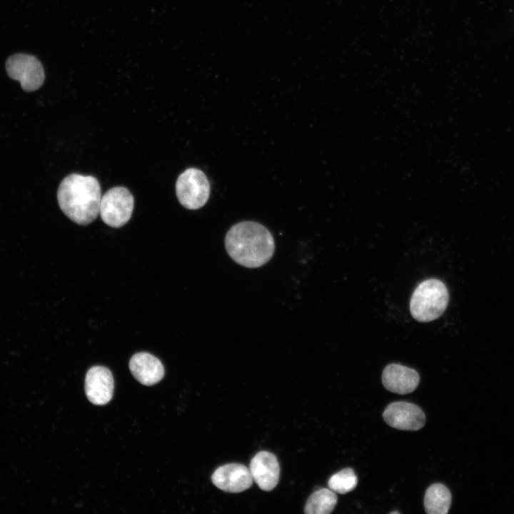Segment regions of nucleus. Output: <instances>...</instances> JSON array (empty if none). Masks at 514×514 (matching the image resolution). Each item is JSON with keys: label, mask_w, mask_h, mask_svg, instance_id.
I'll use <instances>...</instances> for the list:
<instances>
[{"label": "nucleus", "mask_w": 514, "mask_h": 514, "mask_svg": "<svg viewBox=\"0 0 514 514\" xmlns=\"http://www.w3.org/2000/svg\"><path fill=\"white\" fill-rule=\"evenodd\" d=\"M451 504L449 489L441 483L430 485L425 493L424 507L428 514H446Z\"/></svg>", "instance_id": "obj_13"}, {"label": "nucleus", "mask_w": 514, "mask_h": 514, "mask_svg": "<svg viewBox=\"0 0 514 514\" xmlns=\"http://www.w3.org/2000/svg\"><path fill=\"white\" fill-rule=\"evenodd\" d=\"M212 483L228 493H240L248 489L253 478L248 468L240 463H228L218 467L212 474Z\"/></svg>", "instance_id": "obj_8"}, {"label": "nucleus", "mask_w": 514, "mask_h": 514, "mask_svg": "<svg viewBox=\"0 0 514 514\" xmlns=\"http://www.w3.org/2000/svg\"><path fill=\"white\" fill-rule=\"evenodd\" d=\"M386 423L398 430H418L425 423V415L417 405L405 401L390 403L383 413Z\"/></svg>", "instance_id": "obj_7"}, {"label": "nucleus", "mask_w": 514, "mask_h": 514, "mask_svg": "<svg viewBox=\"0 0 514 514\" xmlns=\"http://www.w3.org/2000/svg\"><path fill=\"white\" fill-rule=\"evenodd\" d=\"M6 70L8 75L19 81L21 88L27 91L38 89L44 81L43 66L32 55L17 54L10 56L6 62Z\"/></svg>", "instance_id": "obj_6"}, {"label": "nucleus", "mask_w": 514, "mask_h": 514, "mask_svg": "<svg viewBox=\"0 0 514 514\" xmlns=\"http://www.w3.org/2000/svg\"><path fill=\"white\" fill-rule=\"evenodd\" d=\"M85 392L93 404L102 405L109 403L114 393V378L110 370L101 366L91 367L86 376Z\"/></svg>", "instance_id": "obj_9"}, {"label": "nucleus", "mask_w": 514, "mask_h": 514, "mask_svg": "<svg viewBox=\"0 0 514 514\" xmlns=\"http://www.w3.org/2000/svg\"><path fill=\"white\" fill-rule=\"evenodd\" d=\"M419 381V374L415 369L400 364H389L382 373V383L385 388L398 394L412 393L418 387Z\"/></svg>", "instance_id": "obj_11"}, {"label": "nucleus", "mask_w": 514, "mask_h": 514, "mask_svg": "<svg viewBox=\"0 0 514 514\" xmlns=\"http://www.w3.org/2000/svg\"><path fill=\"white\" fill-rule=\"evenodd\" d=\"M225 246L231 258L246 268L264 265L271 258L275 249L270 231L254 221L233 226L226 236Z\"/></svg>", "instance_id": "obj_1"}, {"label": "nucleus", "mask_w": 514, "mask_h": 514, "mask_svg": "<svg viewBox=\"0 0 514 514\" xmlns=\"http://www.w3.org/2000/svg\"><path fill=\"white\" fill-rule=\"evenodd\" d=\"M133 204V197L126 188L114 187L101 196L99 214L106 225L119 228L129 221Z\"/></svg>", "instance_id": "obj_5"}, {"label": "nucleus", "mask_w": 514, "mask_h": 514, "mask_svg": "<svg viewBox=\"0 0 514 514\" xmlns=\"http://www.w3.org/2000/svg\"><path fill=\"white\" fill-rule=\"evenodd\" d=\"M129 368L135 378L146 386L157 383L164 376L160 360L146 352L134 354L129 361Z\"/></svg>", "instance_id": "obj_12"}, {"label": "nucleus", "mask_w": 514, "mask_h": 514, "mask_svg": "<svg viewBox=\"0 0 514 514\" xmlns=\"http://www.w3.org/2000/svg\"><path fill=\"white\" fill-rule=\"evenodd\" d=\"M390 513H392V514H393V513H399V512H398V511H393V512H391Z\"/></svg>", "instance_id": "obj_16"}, {"label": "nucleus", "mask_w": 514, "mask_h": 514, "mask_svg": "<svg viewBox=\"0 0 514 514\" xmlns=\"http://www.w3.org/2000/svg\"><path fill=\"white\" fill-rule=\"evenodd\" d=\"M57 199L63 213L72 221L85 226L99 213L101 186L92 176L71 173L61 182Z\"/></svg>", "instance_id": "obj_2"}, {"label": "nucleus", "mask_w": 514, "mask_h": 514, "mask_svg": "<svg viewBox=\"0 0 514 514\" xmlns=\"http://www.w3.org/2000/svg\"><path fill=\"white\" fill-rule=\"evenodd\" d=\"M449 300L445 285L430 278L420 283L413 293L410 302L412 316L420 322H429L439 318Z\"/></svg>", "instance_id": "obj_3"}, {"label": "nucleus", "mask_w": 514, "mask_h": 514, "mask_svg": "<svg viewBox=\"0 0 514 514\" xmlns=\"http://www.w3.org/2000/svg\"><path fill=\"white\" fill-rule=\"evenodd\" d=\"M337 500L338 498L334 491L328 488H321L310 495L305 505L304 512L306 514L331 513Z\"/></svg>", "instance_id": "obj_14"}, {"label": "nucleus", "mask_w": 514, "mask_h": 514, "mask_svg": "<svg viewBox=\"0 0 514 514\" xmlns=\"http://www.w3.org/2000/svg\"><path fill=\"white\" fill-rule=\"evenodd\" d=\"M249 470L253 480L261 490L270 491L277 485L280 466L276 456L272 453L258 452L251 460Z\"/></svg>", "instance_id": "obj_10"}, {"label": "nucleus", "mask_w": 514, "mask_h": 514, "mask_svg": "<svg viewBox=\"0 0 514 514\" xmlns=\"http://www.w3.org/2000/svg\"><path fill=\"white\" fill-rule=\"evenodd\" d=\"M177 198L188 209H198L207 202L210 195V183L203 171L196 168L184 171L176 183Z\"/></svg>", "instance_id": "obj_4"}, {"label": "nucleus", "mask_w": 514, "mask_h": 514, "mask_svg": "<svg viewBox=\"0 0 514 514\" xmlns=\"http://www.w3.org/2000/svg\"><path fill=\"white\" fill-rule=\"evenodd\" d=\"M357 484L358 478L351 468H344L335 473L328 482L329 488L340 494H346L352 491Z\"/></svg>", "instance_id": "obj_15"}]
</instances>
